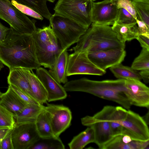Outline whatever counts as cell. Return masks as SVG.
<instances>
[{
    "mask_svg": "<svg viewBox=\"0 0 149 149\" xmlns=\"http://www.w3.org/2000/svg\"><path fill=\"white\" fill-rule=\"evenodd\" d=\"M120 124L123 128L122 134L129 135L134 140L143 141L149 139L148 125L138 114L127 110Z\"/></svg>",
    "mask_w": 149,
    "mask_h": 149,
    "instance_id": "10",
    "label": "cell"
},
{
    "mask_svg": "<svg viewBox=\"0 0 149 149\" xmlns=\"http://www.w3.org/2000/svg\"><path fill=\"white\" fill-rule=\"evenodd\" d=\"M0 61L9 68L31 70L40 67L32 35L19 33L10 27L5 40L0 42Z\"/></svg>",
    "mask_w": 149,
    "mask_h": 149,
    "instance_id": "1",
    "label": "cell"
},
{
    "mask_svg": "<svg viewBox=\"0 0 149 149\" xmlns=\"http://www.w3.org/2000/svg\"><path fill=\"white\" fill-rule=\"evenodd\" d=\"M32 36L38 63L45 68H51L62 50L51 26L37 29Z\"/></svg>",
    "mask_w": 149,
    "mask_h": 149,
    "instance_id": "4",
    "label": "cell"
},
{
    "mask_svg": "<svg viewBox=\"0 0 149 149\" xmlns=\"http://www.w3.org/2000/svg\"><path fill=\"white\" fill-rule=\"evenodd\" d=\"M51 2H54L55 0H46Z\"/></svg>",
    "mask_w": 149,
    "mask_h": 149,
    "instance_id": "44",
    "label": "cell"
},
{
    "mask_svg": "<svg viewBox=\"0 0 149 149\" xmlns=\"http://www.w3.org/2000/svg\"><path fill=\"white\" fill-rule=\"evenodd\" d=\"M133 140L129 135L119 134L112 136L101 149H132Z\"/></svg>",
    "mask_w": 149,
    "mask_h": 149,
    "instance_id": "25",
    "label": "cell"
},
{
    "mask_svg": "<svg viewBox=\"0 0 149 149\" xmlns=\"http://www.w3.org/2000/svg\"><path fill=\"white\" fill-rule=\"evenodd\" d=\"M111 27L119 40L124 43L126 41L136 39L138 35L136 24L122 25L115 22Z\"/></svg>",
    "mask_w": 149,
    "mask_h": 149,
    "instance_id": "22",
    "label": "cell"
},
{
    "mask_svg": "<svg viewBox=\"0 0 149 149\" xmlns=\"http://www.w3.org/2000/svg\"><path fill=\"white\" fill-rule=\"evenodd\" d=\"M131 68L135 70L149 69V50L142 48L139 55L134 60Z\"/></svg>",
    "mask_w": 149,
    "mask_h": 149,
    "instance_id": "30",
    "label": "cell"
},
{
    "mask_svg": "<svg viewBox=\"0 0 149 149\" xmlns=\"http://www.w3.org/2000/svg\"><path fill=\"white\" fill-rule=\"evenodd\" d=\"M27 6L34 10L42 17L49 20L52 14L47 6L46 0H10Z\"/></svg>",
    "mask_w": 149,
    "mask_h": 149,
    "instance_id": "26",
    "label": "cell"
},
{
    "mask_svg": "<svg viewBox=\"0 0 149 149\" xmlns=\"http://www.w3.org/2000/svg\"><path fill=\"white\" fill-rule=\"evenodd\" d=\"M2 94H3V93H1V91H0V99L1 98V96H2Z\"/></svg>",
    "mask_w": 149,
    "mask_h": 149,
    "instance_id": "45",
    "label": "cell"
},
{
    "mask_svg": "<svg viewBox=\"0 0 149 149\" xmlns=\"http://www.w3.org/2000/svg\"><path fill=\"white\" fill-rule=\"evenodd\" d=\"M9 30V28L5 26L0 22V42L5 40Z\"/></svg>",
    "mask_w": 149,
    "mask_h": 149,
    "instance_id": "39",
    "label": "cell"
},
{
    "mask_svg": "<svg viewBox=\"0 0 149 149\" xmlns=\"http://www.w3.org/2000/svg\"><path fill=\"white\" fill-rule=\"evenodd\" d=\"M76 43L69 50L88 52L113 48L124 49L125 47V43L119 40L111 27L93 24Z\"/></svg>",
    "mask_w": 149,
    "mask_h": 149,
    "instance_id": "3",
    "label": "cell"
},
{
    "mask_svg": "<svg viewBox=\"0 0 149 149\" xmlns=\"http://www.w3.org/2000/svg\"><path fill=\"white\" fill-rule=\"evenodd\" d=\"M118 8H123L128 11L136 20V14L132 0H111Z\"/></svg>",
    "mask_w": 149,
    "mask_h": 149,
    "instance_id": "33",
    "label": "cell"
},
{
    "mask_svg": "<svg viewBox=\"0 0 149 149\" xmlns=\"http://www.w3.org/2000/svg\"><path fill=\"white\" fill-rule=\"evenodd\" d=\"M106 73L89 59L88 52H74L68 55L67 67V76L79 74L102 76Z\"/></svg>",
    "mask_w": 149,
    "mask_h": 149,
    "instance_id": "9",
    "label": "cell"
},
{
    "mask_svg": "<svg viewBox=\"0 0 149 149\" xmlns=\"http://www.w3.org/2000/svg\"><path fill=\"white\" fill-rule=\"evenodd\" d=\"M36 73L47 91V102L62 100L67 97V92L63 86L52 77L47 70L40 67L36 69Z\"/></svg>",
    "mask_w": 149,
    "mask_h": 149,
    "instance_id": "16",
    "label": "cell"
},
{
    "mask_svg": "<svg viewBox=\"0 0 149 149\" xmlns=\"http://www.w3.org/2000/svg\"><path fill=\"white\" fill-rule=\"evenodd\" d=\"M16 121L13 114L0 105V128L13 129Z\"/></svg>",
    "mask_w": 149,
    "mask_h": 149,
    "instance_id": "31",
    "label": "cell"
},
{
    "mask_svg": "<svg viewBox=\"0 0 149 149\" xmlns=\"http://www.w3.org/2000/svg\"><path fill=\"white\" fill-rule=\"evenodd\" d=\"M139 74L145 83H149V69L141 70L139 72Z\"/></svg>",
    "mask_w": 149,
    "mask_h": 149,
    "instance_id": "40",
    "label": "cell"
},
{
    "mask_svg": "<svg viewBox=\"0 0 149 149\" xmlns=\"http://www.w3.org/2000/svg\"><path fill=\"white\" fill-rule=\"evenodd\" d=\"M115 107L107 105L93 116H87L81 119L82 125L91 127L94 130L95 143L100 149L112 138L110 127L111 114Z\"/></svg>",
    "mask_w": 149,
    "mask_h": 149,
    "instance_id": "7",
    "label": "cell"
},
{
    "mask_svg": "<svg viewBox=\"0 0 149 149\" xmlns=\"http://www.w3.org/2000/svg\"><path fill=\"white\" fill-rule=\"evenodd\" d=\"M9 85L20 99L26 104H40L35 99L17 88L11 85Z\"/></svg>",
    "mask_w": 149,
    "mask_h": 149,
    "instance_id": "35",
    "label": "cell"
},
{
    "mask_svg": "<svg viewBox=\"0 0 149 149\" xmlns=\"http://www.w3.org/2000/svg\"><path fill=\"white\" fill-rule=\"evenodd\" d=\"M4 67L3 64L1 61H0V71L1 69Z\"/></svg>",
    "mask_w": 149,
    "mask_h": 149,
    "instance_id": "43",
    "label": "cell"
},
{
    "mask_svg": "<svg viewBox=\"0 0 149 149\" xmlns=\"http://www.w3.org/2000/svg\"><path fill=\"white\" fill-rule=\"evenodd\" d=\"M149 111L143 117H142L144 121L148 125L149 124Z\"/></svg>",
    "mask_w": 149,
    "mask_h": 149,
    "instance_id": "42",
    "label": "cell"
},
{
    "mask_svg": "<svg viewBox=\"0 0 149 149\" xmlns=\"http://www.w3.org/2000/svg\"><path fill=\"white\" fill-rule=\"evenodd\" d=\"M31 71L29 69L21 68L10 70L7 81L9 85L15 86L35 99L31 91L28 79Z\"/></svg>",
    "mask_w": 149,
    "mask_h": 149,
    "instance_id": "17",
    "label": "cell"
},
{
    "mask_svg": "<svg viewBox=\"0 0 149 149\" xmlns=\"http://www.w3.org/2000/svg\"><path fill=\"white\" fill-rule=\"evenodd\" d=\"M124 94L130 104L136 106L149 107V88L140 80L125 79Z\"/></svg>",
    "mask_w": 149,
    "mask_h": 149,
    "instance_id": "15",
    "label": "cell"
},
{
    "mask_svg": "<svg viewBox=\"0 0 149 149\" xmlns=\"http://www.w3.org/2000/svg\"><path fill=\"white\" fill-rule=\"evenodd\" d=\"M68 55L67 50H62L54 65L48 71L52 77L60 84H64L68 81L66 70Z\"/></svg>",
    "mask_w": 149,
    "mask_h": 149,
    "instance_id": "19",
    "label": "cell"
},
{
    "mask_svg": "<svg viewBox=\"0 0 149 149\" xmlns=\"http://www.w3.org/2000/svg\"><path fill=\"white\" fill-rule=\"evenodd\" d=\"M114 76L118 79H134L140 80L142 79L139 73L131 67L124 66L121 63L109 68Z\"/></svg>",
    "mask_w": 149,
    "mask_h": 149,
    "instance_id": "27",
    "label": "cell"
},
{
    "mask_svg": "<svg viewBox=\"0 0 149 149\" xmlns=\"http://www.w3.org/2000/svg\"><path fill=\"white\" fill-rule=\"evenodd\" d=\"M45 106L40 104H27L21 113L14 117L16 123H35L38 115L44 109Z\"/></svg>",
    "mask_w": 149,
    "mask_h": 149,
    "instance_id": "20",
    "label": "cell"
},
{
    "mask_svg": "<svg viewBox=\"0 0 149 149\" xmlns=\"http://www.w3.org/2000/svg\"><path fill=\"white\" fill-rule=\"evenodd\" d=\"M11 2L17 8L25 14L41 20L43 19V17L32 9L19 4L14 1H11Z\"/></svg>",
    "mask_w": 149,
    "mask_h": 149,
    "instance_id": "34",
    "label": "cell"
},
{
    "mask_svg": "<svg viewBox=\"0 0 149 149\" xmlns=\"http://www.w3.org/2000/svg\"><path fill=\"white\" fill-rule=\"evenodd\" d=\"M46 104L44 109L49 115L54 134L59 137L70 125L71 112L68 107L62 105Z\"/></svg>",
    "mask_w": 149,
    "mask_h": 149,
    "instance_id": "11",
    "label": "cell"
},
{
    "mask_svg": "<svg viewBox=\"0 0 149 149\" xmlns=\"http://www.w3.org/2000/svg\"><path fill=\"white\" fill-rule=\"evenodd\" d=\"M90 60L100 69L106 70L121 63L126 55L124 49L121 48L88 52Z\"/></svg>",
    "mask_w": 149,
    "mask_h": 149,
    "instance_id": "14",
    "label": "cell"
},
{
    "mask_svg": "<svg viewBox=\"0 0 149 149\" xmlns=\"http://www.w3.org/2000/svg\"><path fill=\"white\" fill-rule=\"evenodd\" d=\"M138 19L149 27V0H132Z\"/></svg>",
    "mask_w": 149,
    "mask_h": 149,
    "instance_id": "29",
    "label": "cell"
},
{
    "mask_svg": "<svg viewBox=\"0 0 149 149\" xmlns=\"http://www.w3.org/2000/svg\"><path fill=\"white\" fill-rule=\"evenodd\" d=\"M136 39L139 41L142 48L149 50V36L139 35Z\"/></svg>",
    "mask_w": 149,
    "mask_h": 149,
    "instance_id": "38",
    "label": "cell"
},
{
    "mask_svg": "<svg viewBox=\"0 0 149 149\" xmlns=\"http://www.w3.org/2000/svg\"><path fill=\"white\" fill-rule=\"evenodd\" d=\"M65 146L59 137H40L30 149H64Z\"/></svg>",
    "mask_w": 149,
    "mask_h": 149,
    "instance_id": "28",
    "label": "cell"
},
{
    "mask_svg": "<svg viewBox=\"0 0 149 149\" xmlns=\"http://www.w3.org/2000/svg\"><path fill=\"white\" fill-rule=\"evenodd\" d=\"M49 25L63 50L77 43L88 28L68 18L54 13Z\"/></svg>",
    "mask_w": 149,
    "mask_h": 149,
    "instance_id": "5",
    "label": "cell"
},
{
    "mask_svg": "<svg viewBox=\"0 0 149 149\" xmlns=\"http://www.w3.org/2000/svg\"><path fill=\"white\" fill-rule=\"evenodd\" d=\"M12 129L5 128H0V147L2 140Z\"/></svg>",
    "mask_w": 149,
    "mask_h": 149,
    "instance_id": "41",
    "label": "cell"
},
{
    "mask_svg": "<svg viewBox=\"0 0 149 149\" xmlns=\"http://www.w3.org/2000/svg\"><path fill=\"white\" fill-rule=\"evenodd\" d=\"M118 9L111 0L92 2V24L101 25H113L118 18Z\"/></svg>",
    "mask_w": 149,
    "mask_h": 149,
    "instance_id": "13",
    "label": "cell"
},
{
    "mask_svg": "<svg viewBox=\"0 0 149 149\" xmlns=\"http://www.w3.org/2000/svg\"><path fill=\"white\" fill-rule=\"evenodd\" d=\"M13 129L10 130L2 140L0 149H14L12 137Z\"/></svg>",
    "mask_w": 149,
    "mask_h": 149,
    "instance_id": "36",
    "label": "cell"
},
{
    "mask_svg": "<svg viewBox=\"0 0 149 149\" xmlns=\"http://www.w3.org/2000/svg\"><path fill=\"white\" fill-rule=\"evenodd\" d=\"M93 129L88 127L85 130L74 136L68 144L70 149H82L88 144L94 143Z\"/></svg>",
    "mask_w": 149,
    "mask_h": 149,
    "instance_id": "24",
    "label": "cell"
},
{
    "mask_svg": "<svg viewBox=\"0 0 149 149\" xmlns=\"http://www.w3.org/2000/svg\"><path fill=\"white\" fill-rule=\"evenodd\" d=\"M124 79L95 81L86 78L68 81L63 86L66 92H81L112 101L129 110L132 105L124 94Z\"/></svg>",
    "mask_w": 149,
    "mask_h": 149,
    "instance_id": "2",
    "label": "cell"
},
{
    "mask_svg": "<svg viewBox=\"0 0 149 149\" xmlns=\"http://www.w3.org/2000/svg\"><path fill=\"white\" fill-rule=\"evenodd\" d=\"M12 137L14 149H30L40 137L35 123H16Z\"/></svg>",
    "mask_w": 149,
    "mask_h": 149,
    "instance_id": "12",
    "label": "cell"
},
{
    "mask_svg": "<svg viewBox=\"0 0 149 149\" xmlns=\"http://www.w3.org/2000/svg\"><path fill=\"white\" fill-rule=\"evenodd\" d=\"M35 124L37 132L40 137H56L52 131L49 115L45 109L38 116Z\"/></svg>",
    "mask_w": 149,
    "mask_h": 149,
    "instance_id": "23",
    "label": "cell"
},
{
    "mask_svg": "<svg viewBox=\"0 0 149 149\" xmlns=\"http://www.w3.org/2000/svg\"><path fill=\"white\" fill-rule=\"evenodd\" d=\"M115 22L122 25L137 24L136 20L133 16L127 10L121 8L118 9V16Z\"/></svg>",
    "mask_w": 149,
    "mask_h": 149,
    "instance_id": "32",
    "label": "cell"
},
{
    "mask_svg": "<svg viewBox=\"0 0 149 149\" xmlns=\"http://www.w3.org/2000/svg\"><path fill=\"white\" fill-rule=\"evenodd\" d=\"M0 18L16 31L32 35L36 30V21L31 19L9 0H0Z\"/></svg>",
    "mask_w": 149,
    "mask_h": 149,
    "instance_id": "8",
    "label": "cell"
},
{
    "mask_svg": "<svg viewBox=\"0 0 149 149\" xmlns=\"http://www.w3.org/2000/svg\"><path fill=\"white\" fill-rule=\"evenodd\" d=\"M91 0L92 1H93H93H95V0Z\"/></svg>",
    "mask_w": 149,
    "mask_h": 149,
    "instance_id": "46",
    "label": "cell"
},
{
    "mask_svg": "<svg viewBox=\"0 0 149 149\" xmlns=\"http://www.w3.org/2000/svg\"><path fill=\"white\" fill-rule=\"evenodd\" d=\"M27 104L20 99L9 85L7 90L3 93L0 100V105L11 112L14 117L21 113Z\"/></svg>",
    "mask_w": 149,
    "mask_h": 149,
    "instance_id": "18",
    "label": "cell"
},
{
    "mask_svg": "<svg viewBox=\"0 0 149 149\" xmlns=\"http://www.w3.org/2000/svg\"><path fill=\"white\" fill-rule=\"evenodd\" d=\"M31 91L34 99L40 104L47 102V93L42 84L36 75L31 70L29 75Z\"/></svg>",
    "mask_w": 149,
    "mask_h": 149,
    "instance_id": "21",
    "label": "cell"
},
{
    "mask_svg": "<svg viewBox=\"0 0 149 149\" xmlns=\"http://www.w3.org/2000/svg\"><path fill=\"white\" fill-rule=\"evenodd\" d=\"M138 25V31L139 35H143L149 36V27L142 21L137 19H136Z\"/></svg>",
    "mask_w": 149,
    "mask_h": 149,
    "instance_id": "37",
    "label": "cell"
},
{
    "mask_svg": "<svg viewBox=\"0 0 149 149\" xmlns=\"http://www.w3.org/2000/svg\"><path fill=\"white\" fill-rule=\"evenodd\" d=\"M93 2L91 0H58L54 8V13L88 28L92 24Z\"/></svg>",
    "mask_w": 149,
    "mask_h": 149,
    "instance_id": "6",
    "label": "cell"
}]
</instances>
